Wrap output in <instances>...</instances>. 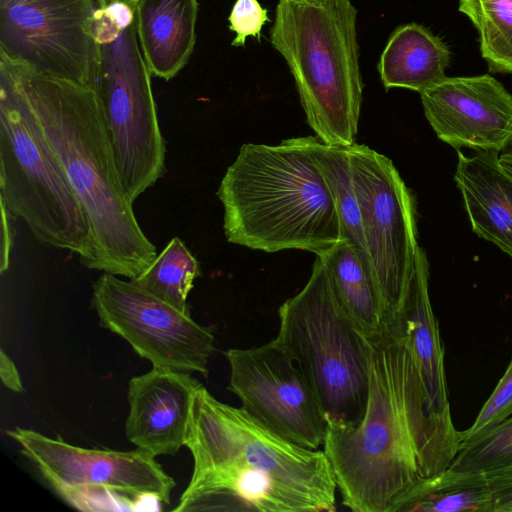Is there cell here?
<instances>
[{"label":"cell","mask_w":512,"mask_h":512,"mask_svg":"<svg viewBox=\"0 0 512 512\" xmlns=\"http://www.w3.org/2000/svg\"><path fill=\"white\" fill-rule=\"evenodd\" d=\"M97 0H0V57L94 89Z\"/></svg>","instance_id":"obj_11"},{"label":"cell","mask_w":512,"mask_h":512,"mask_svg":"<svg viewBox=\"0 0 512 512\" xmlns=\"http://www.w3.org/2000/svg\"><path fill=\"white\" fill-rule=\"evenodd\" d=\"M228 21L229 29L235 33L231 45L240 47L245 45L248 36L260 41L262 28L270 18L258 0H236Z\"/></svg>","instance_id":"obj_27"},{"label":"cell","mask_w":512,"mask_h":512,"mask_svg":"<svg viewBox=\"0 0 512 512\" xmlns=\"http://www.w3.org/2000/svg\"><path fill=\"white\" fill-rule=\"evenodd\" d=\"M92 28L101 59L94 87L123 189L133 203L165 173L166 144L134 23L124 2L99 6Z\"/></svg>","instance_id":"obj_7"},{"label":"cell","mask_w":512,"mask_h":512,"mask_svg":"<svg viewBox=\"0 0 512 512\" xmlns=\"http://www.w3.org/2000/svg\"><path fill=\"white\" fill-rule=\"evenodd\" d=\"M270 42L289 67L316 137L354 144L364 85L351 0H279Z\"/></svg>","instance_id":"obj_5"},{"label":"cell","mask_w":512,"mask_h":512,"mask_svg":"<svg viewBox=\"0 0 512 512\" xmlns=\"http://www.w3.org/2000/svg\"><path fill=\"white\" fill-rule=\"evenodd\" d=\"M510 416H512V357L503 376L481 407L472 425L459 432V449L486 435Z\"/></svg>","instance_id":"obj_26"},{"label":"cell","mask_w":512,"mask_h":512,"mask_svg":"<svg viewBox=\"0 0 512 512\" xmlns=\"http://www.w3.org/2000/svg\"><path fill=\"white\" fill-rule=\"evenodd\" d=\"M449 62L450 51L439 37L420 24L409 23L390 35L378 71L386 89L421 93L446 77Z\"/></svg>","instance_id":"obj_19"},{"label":"cell","mask_w":512,"mask_h":512,"mask_svg":"<svg viewBox=\"0 0 512 512\" xmlns=\"http://www.w3.org/2000/svg\"><path fill=\"white\" fill-rule=\"evenodd\" d=\"M1 207V248L0 272L3 274L9 269L10 253L13 246L14 230L12 218L14 217L6 205L0 200Z\"/></svg>","instance_id":"obj_29"},{"label":"cell","mask_w":512,"mask_h":512,"mask_svg":"<svg viewBox=\"0 0 512 512\" xmlns=\"http://www.w3.org/2000/svg\"><path fill=\"white\" fill-rule=\"evenodd\" d=\"M114 1H118V2H125L127 4H129L132 8L135 7V4L137 2V0H97V4L98 6H103V5H106L110 2H114Z\"/></svg>","instance_id":"obj_32"},{"label":"cell","mask_w":512,"mask_h":512,"mask_svg":"<svg viewBox=\"0 0 512 512\" xmlns=\"http://www.w3.org/2000/svg\"><path fill=\"white\" fill-rule=\"evenodd\" d=\"M0 378L4 386L11 391L15 393H22L24 391L19 371L13 360L3 349L0 350Z\"/></svg>","instance_id":"obj_30"},{"label":"cell","mask_w":512,"mask_h":512,"mask_svg":"<svg viewBox=\"0 0 512 512\" xmlns=\"http://www.w3.org/2000/svg\"><path fill=\"white\" fill-rule=\"evenodd\" d=\"M500 164L512 175V144L499 155Z\"/></svg>","instance_id":"obj_31"},{"label":"cell","mask_w":512,"mask_h":512,"mask_svg":"<svg viewBox=\"0 0 512 512\" xmlns=\"http://www.w3.org/2000/svg\"><path fill=\"white\" fill-rule=\"evenodd\" d=\"M0 200L42 244L90 269L91 229L14 69L0 58Z\"/></svg>","instance_id":"obj_6"},{"label":"cell","mask_w":512,"mask_h":512,"mask_svg":"<svg viewBox=\"0 0 512 512\" xmlns=\"http://www.w3.org/2000/svg\"><path fill=\"white\" fill-rule=\"evenodd\" d=\"M420 96L437 137L455 149L498 154L512 144V95L494 77L446 76Z\"/></svg>","instance_id":"obj_14"},{"label":"cell","mask_w":512,"mask_h":512,"mask_svg":"<svg viewBox=\"0 0 512 512\" xmlns=\"http://www.w3.org/2000/svg\"><path fill=\"white\" fill-rule=\"evenodd\" d=\"M314 159L333 193L342 231V240L351 243L370 269L371 265L363 234L360 207L354 190L347 147L325 144L309 136Z\"/></svg>","instance_id":"obj_22"},{"label":"cell","mask_w":512,"mask_h":512,"mask_svg":"<svg viewBox=\"0 0 512 512\" xmlns=\"http://www.w3.org/2000/svg\"><path fill=\"white\" fill-rule=\"evenodd\" d=\"M0 58L14 69L87 217L90 269L136 277L153 262L156 247L123 189L95 90Z\"/></svg>","instance_id":"obj_3"},{"label":"cell","mask_w":512,"mask_h":512,"mask_svg":"<svg viewBox=\"0 0 512 512\" xmlns=\"http://www.w3.org/2000/svg\"><path fill=\"white\" fill-rule=\"evenodd\" d=\"M399 512H493L486 474L448 467L416 485Z\"/></svg>","instance_id":"obj_21"},{"label":"cell","mask_w":512,"mask_h":512,"mask_svg":"<svg viewBox=\"0 0 512 512\" xmlns=\"http://www.w3.org/2000/svg\"><path fill=\"white\" fill-rule=\"evenodd\" d=\"M201 383L191 373L153 367L129 380L126 438L156 457L185 446L193 397Z\"/></svg>","instance_id":"obj_15"},{"label":"cell","mask_w":512,"mask_h":512,"mask_svg":"<svg viewBox=\"0 0 512 512\" xmlns=\"http://www.w3.org/2000/svg\"><path fill=\"white\" fill-rule=\"evenodd\" d=\"M396 322L401 323L407 336L432 412L445 421L453 422L444 348L429 296V262L421 247L417 250L404 304Z\"/></svg>","instance_id":"obj_17"},{"label":"cell","mask_w":512,"mask_h":512,"mask_svg":"<svg viewBox=\"0 0 512 512\" xmlns=\"http://www.w3.org/2000/svg\"><path fill=\"white\" fill-rule=\"evenodd\" d=\"M91 305L100 325L127 341L153 367L208 375L215 337L189 312L180 311L131 279L105 272L93 283Z\"/></svg>","instance_id":"obj_12"},{"label":"cell","mask_w":512,"mask_h":512,"mask_svg":"<svg viewBox=\"0 0 512 512\" xmlns=\"http://www.w3.org/2000/svg\"><path fill=\"white\" fill-rule=\"evenodd\" d=\"M274 338L310 382L327 420L355 422L369 385L368 343L340 307L317 257L306 285L278 309Z\"/></svg>","instance_id":"obj_8"},{"label":"cell","mask_w":512,"mask_h":512,"mask_svg":"<svg viewBox=\"0 0 512 512\" xmlns=\"http://www.w3.org/2000/svg\"><path fill=\"white\" fill-rule=\"evenodd\" d=\"M367 343L364 414L355 422L327 420L323 451L346 508L399 512L416 485L450 466L460 431L432 412L401 323Z\"/></svg>","instance_id":"obj_1"},{"label":"cell","mask_w":512,"mask_h":512,"mask_svg":"<svg viewBox=\"0 0 512 512\" xmlns=\"http://www.w3.org/2000/svg\"><path fill=\"white\" fill-rule=\"evenodd\" d=\"M200 276L197 259L184 242L172 238L153 262L131 280L183 312H189L187 297Z\"/></svg>","instance_id":"obj_23"},{"label":"cell","mask_w":512,"mask_h":512,"mask_svg":"<svg viewBox=\"0 0 512 512\" xmlns=\"http://www.w3.org/2000/svg\"><path fill=\"white\" fill-rule=\"evenodd\" d=\"M459 11L478 31L490 68L512 73V0H458Z\"/></svg>","instance_id":"obj_24"},{"label":"cell","mask_w":512,"mask_h":512,"mask_svg":"<svg viewBox=\"0 0 512 512\" xmlns=\"http://www.w3.org/2000/svg\"><path fill=\"white\" fill-rule=\"evenodd\" d=\"M185 446L194 467L177 512H332L337 485L323 449L270 431L242 407L195 391Z\"/></svg>","instance_id":"obj_2"},{"label":"cell","mask_w":512,"mask_h":512,"mask_svg":"<svg viewBox=\"0 0 512 512\" xmlns=\"http://www.w3.org/2000/svg\"><path fill=\"white\" fill-rule=\"evenodd\" d=\"M457 156L454 180L473 232L512 259V175L497 153Z\"/></svg>","instance_id":"obj_16"},{"label":"cell","mask_w":512,"mask_h":512,"mask_svg":"<svg viewBox=\"0 0 512 512\" xmlns=\"http://www.w3.org/2000/svg\"><path fill=\"white\" fill-rule=\"evenodd\" d=\"M217 196L230 243L270 253L298 249L318 256L342 240L335 199L314 159L309 136L279 145H242Z\"/></svg>","instance_id":"obj_4"},{"label":"cell","mask_w":512,"mask_h":512,"mask_svg":"<svg viewBox=\"0 0 512 512\" xmlns=\"http://www.w3.org/2000/svg\"><path fill=\"white\" fill-rule=\"evenodd\" d=\"M347 149L383 325L390 326L402 310L419 248L415 199L388 157L356 142Z\"/></svg>","instance_id":"obj_9"},{"label":"cell","mask_w":512,"mask_h":512,"mask_svg":"<svg viewBox=\"0 0 512 512\" xmlns=\"http://www.w3.org/2000/svg\"><path fill=\"white\" fill-rule=\"evenodd\" d=\"M485 474L493 499V512H512V465Z\"/></svg>","instance_id":"obj_28"},{"label":"cell","mask_w":512,"mask_h":512,"mask_svg":"<svg viewBox=\"0 0 512 512\" xmlns=\"http://www.w3.org/2000/svg\"><path fill=\"white\" fill-rule=\"evenodd\" d=\"M317 257L327 270L340 307L357 330L367 338L382 333L383 317L374 280L356 248L341 240Z\"/></svg>","instance_id":"obj_20"},{"label":"cell","mask_w":512,"mask_h":512,"mask_svg":"<svg viewBox=\"0 0 512 512\" xmlns=\"http://www.w3.org/2000/svg\"><path fill=\"white\" fill-rule=\"evenodd\" d=\"M133 10L138 43L151 75L171 80L194 51L198 0H137Z\"/></svg>","instance_id":"obj_18"},{"label":"cell","mask_w":512,"mask_h":512,"mask_svg":"<svg viewBox=\"0 0 512 512\" xmlns=\"http://www.w3.org/2000/svg\"><path fill=\"white\" fill-rule=\"evenodd\" d=\"M6 434L56 491L78 509L120 510L121 496L133 503L142 494H154L170 504L175 481L145 451L83 448L21 427Z\"/></svg>","instance_id":"obj_10"},{"label":"cell","mask_w":512,"mask_h":512,"mask_svg":"<svg viewBox=\"0 0 512 512\" xmlns=\"http://www.w3.org/2000/svg\"><path fill=\"white\" fill-rule=\"evenodd\" d=\"M228 390L242 408L273 433L296 445L323 446L327 418L304 373L275 340L224 352Z\"/></svg>","instance_id":"obj_13"},{"label":"cell","mask_w":512,"mask_h":512,"mask_svg":"<svg viewBox=\"0 0 512 512\" xmlns=\"http://www.w3.org/2000/svg\"><path fill=\"white\" fill-rule=\"evenodd\" d=\"M510 465H512V416L486 435L461 447L449 468L486 473Z\"/></svg>","instance_id":"obj_25"}]
</instances>
